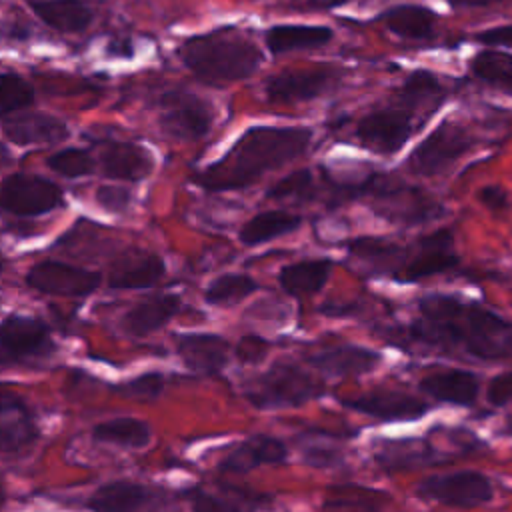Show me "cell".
<instances>
[{
  "label": "cell",
  "instance_id": "6da1fadb",
  "mask_svg": "<svg viewBox=\"0 0 512 512\" xmlns=\"http://www.w3.org/2000/svg\"><path fill=\"white\" fill-rule=\"evenodd\" d=\"M404 338L442 354L476 360L512 356V320L450 294L424 296Z\"/></svg>",
  "mask_w": 512,
  "mask_h": 512
},
{
  "label": "cell",
  "instance_id": "7a4b0ae2",
  "mask_svg": "<svg viewBox=\"0 0 512 512\" xmlns=\"http://www.w3.org/2000/svg\"><path fill=\"white\" fill-rule=\"evenodd\" d=\"M312 140L306 126H252L212 164L194 174L208 192L242 190L304 154Z\"/></svg>",
  "mask_w": 512,
  "mask_h": 512
},
{
  "label": "cell",
  "instance_id": "3957f363",
  "mask_svg": "<svg viewBox=\"0 0 512 512\" xmlns=\"http://www.w3.org/2000/svg\"><path fill=\"white\" fill-rule=\"evenodd\" d=\"M178 58L206 84L244 80L262 64L260 48L232 26L186 38L178 46Z\"/></svg>",
  "mask_w": 512,
  "mask_h": 512
},
{
  "label": "cell",
  "instance_id": "277c9868",
  "mask_svg": "<svg viewBox=\"0 0 512 512\" xmlns=\"http://www.w3.org/2000/svg\"><path fill=\"white\" fill-rule=\"evenodd\" d=\"M366 196L372 198V208L378 216L404 226L430 222L444 212L442 204L426 190L388 174L368 176Z\"/></svg>",
  "mask_w": 512,
  "mask_h": 512
},
{
  "label": "cell",
  "instance_id": "5b68a950",
  "mask_svg": "<svg viewBox=\"0 0 512 512\" xmlns=\"http://www.w3.org/2000/svg\"><path fill=\"white\" fill-rule=\"evenodd\" d=\"M322 392V384L304 368L292 362H276L248 382L246 400L258 410H280L302 406Z\"/></svg>",
  "mask_w": 512,
  "mask_h": 512
},
{
  "label": "cell",
  "instance_id": "8992f818",
  "mask_svg": "<svg viewBox=\"0 0 512 512\" xmlns=\"http://www.w3.org/2000/svg\"><path fill=\"white\" fill-rule=\"evenodd\" d=\"M474 142V134L464 124L446 118L412 150L406 166L414 174L436 176L456 164Z\"/></svg>",
  "mask_w": 512,
  "mask_h": 512
},
{
  "label": "cell",
  "instance_id": "52a82bcc",
  "mask_svg": "<svg viewBox=\"0 0 512 512\" xmlns=\"http://www.w3.org/2000/svg\"><path fill=\"white\" fill-rule=\"evenodd\" d=\"M56 344L48 326L26 314H8L0 322V366L32 364L52 356Z\"/></svg>",
  "mask_w": 512,
  "mask_h": 512
},
{
  "label": "cell",
  "instance_id": "ba28073f",
  "mask_svg": "<svg viewBox=\"0 0 512 512\" xmlns=\"http://www.w3.org/2000/svg\"><path fill=\"white\" fill-rule=\"evenodd\" d=\"M452 246L454 232L450 228L420 236L412 246L404 248L402 262L392 278L398 282H418L456 268L460 258Z\"/></svg>",
  "mask_w": 512,
  "mask_h": 512
},
{
  "label": "cell",
  "instance_id": "9c48e42d",
  "mask_svg": "<svg viewBox=\"0 0 512 512\" xmlns=\"http://www.w3.org/2000/svg\"><path fill=\"white\" fill-rule=\"evenodd\" d=\"M416 492L420 498H426L450 508H460V510L482 506L490 502L494 496L490 478L476 470H460V472L430 476L418 484Z\"/></svg>",
  "mask_w": 512,
  "mask_h": 512
},
{
  "label": "cell",
  "instance_id": "30bf717a",
  "mask_svg": "<svg viewBox=\"0 0 512 512\" xmlns=\"http://www.w3.org/2000/svg\"><path fill=\"white\" fill-rule=\"evenodd\" d=\"M210 104L186 90H170L160 98V128L178 140H200L212 128Z\"/></svg>",
  "mask_w": 512,
  "mask_h": 512
},
{
  "label": "cell",
  "instance_id": "8fae6325",
  "mask_svg": "<svg viewBox=\"0 0 512 512\" xmlns=\"http://www.w3.org/2000/svg\"><path fill=\"white\" fill-rule=\"evenodd\" d=\"M398 104V102H396ZM414 114L404 106H386L368 112L356 126L358 142L376 154H396L414 132Z\"/></svg>",
  "mask_w": 512,
  "mask_h": 512
},
{
  "label": "cell",
  "instance_id": "7c38bea8",
  "mask_svg": "<svg viewBox=\"0 0 512 512\" xmlns=\"http://www.w3.org/2000/svg\"><path fill=\"white\" fill-rule=\"evenodd\" d=\"M62 206V190L36 174H10L0 182V208L14 216H38Z\"/></svg>",
  "mask_w": 512,
  "mask_h": 512
},
{
  "label": "cell",
  "instance_id": "4fadbf2b",
  "mask_svg": "<svg viewBox=\"0 0 512 512\" xmlns=\"http://www.w3.org/2000/svg\"><path fill=\"white\" fill-rule=\"evenodd\" d=\"M338 80V72L328 66L284 70L270 76L264 84L268 102L274 104H298L308 102L328 92Z\"/></svg>",
  "mask_w": 512,
  "mask_h": 512
},
{
  "label": "cell",
  "instance_id": "5bb4252c",
  "mask_svg": "<svg viewBox=\"0 0 512 512\" xmlns=\"http://www.w3.org/2000/svg\"><path fill=\"white\" fill-rule=\"evenodd\" d=\"M26 284L52 296H88L98 288L100 274L56 260H42L26 272Z\"/></svg>",
  "mask_w": 512,
  "mask_h": 512
},
{
  "label": "cell",
  "instance_id": "9a60e30c",
  "mask_svg": "<svg viewBox=\"0 0 512 512\" xmlns=\"http://www.w3.org/2000/svg\"><path fill=\"white\" fill-rule=\"evenodd\" d=\"M342 406L360 412L364 416L376 418L380 422H406V420H418L422 418L430 406L428 402L400 392V390H370L362 392L360 396L342 398Z\"/></svg>",
  "mask_w": 512,
  "mask_h": 512
},
{
  "label": "cell",
  "instance_id": "2e32d148",
  "mask_svg": "<svg viewBox=\"0 0 512 512\" xmlns=\"http://www.w3.org/2000/svg\"><path fill=\"white\" fill-rule=\"evenodd\" d=\"M176 352L188 370L212 376L228 364L230 344L220 334L186 332L176 336Z\"/></svg>",
  "mask_w": 512,
  "mask_h": 512
},
{
  "label": "cell",
  "instance_id": "e0dca14e",
  "mask_svg": "<svg viewBox=\"0 0 512 512\" xmlns=\"http://www.w3.org/2000/svg\"><path fill=\"white\" fill-rule=\"evenodd\" d=\"M40 428L28 404L12 392L0 390V452L14 454L38 440Z\"/></svg>",
  "mask_w": 512,
  "mask_h": 512
},
{
  "label": "cell",
  "instance_id": "ac0fdd59",
  "mask_svg": "<svg viewBox=\"0 0 512 512\" xmlns=\"http://www.w3.org/2000/svg\"><path fill=\"white\" fill-rule=\"evenodd\" d=\"M308 362L330 378H346L372 372L380 362V354L358 344H334L310 354Z\"/></svg>",
  "mask_w": 512,
  "mask_h": 512
},
{
  "label": "cell",
  "instance_id": "d6986e66",
  "mask_svg": "<svg viewBox=\"0 0 512 512\" xmlns=\"http://www.w3.org/2000/svg\"><path fill=\"white\" fill-rule=\"evenodd\" d=\"M166 272L158 254L132 250L118 256L108 272V286L114 290H142L154 286Z\"/></svg>",
  "mask_w": 512,
  "mask_h": 512
},
{
  "label": "cell",
  "instance_id": "ffe728a7",
  "mask_svg": "<svg viewBox=\"0 0 512 512\" xmlns=\"http://www.w3.org/2000/svg\"><path fill=\"white\" fill-rule=\"evenodd\" d=\"M98 164L106 178L138 182L152 172L154 158L144 146L132 142H110L100 150Z\"/></svg>",
  "mask_w": 512,
  "mask_h": 512
},
{
  "label": "cell",
  "instance_id": "44dd1931",
  "mask_svg": "<svg viewBox=\"0 0 512 512\" xmlns=\"http://www.w3.org/2000/svg\"><path fill=\"white\" fill-rule=\"evenodd\" d=\"M288 458V448L274 436L256 434L236 444L218 464L222 472L244 474L262 464H282Z\"/></svg>",
  "mask_w": 512,
  "mask_h": 512
},
{
  "label": "cell",
  "instance_id": "7402d4cb",
  "mask_svg": "<svg viewBox=\"0 0 512 512\" xmlns=\"http://www.w3.org/2000/svg\"><path fill=\"white\" fill-rule=\"evenodd\" d=\"M420 390L438 402L454 406H472L480 392V380L468 370H440L420 380Z\"/></svg>",
  "mask_w": 512,
  "mask_h": 512
},
{
  "label": "cell",
  "instance_id": "603a6c76",
  "mask_svg": "<svg viewBox=\"0 0 512 512\" xmlns=\"http://www.w3.org/2000/svg\"><path fill=\"white\" fill-rule=\"evenodd\" d=\"M2 130L10 142L20 146L54 144L68 136L66 122L44 112L16 114L4 122Z\"/></svg>",
  "mask_w": 512,
  "mask_h": 512
},
{
  "label": "cell",
  "instance_id": "cb8c5ba5",
  "mask_svg": "<svg viewBox=\"0 0 512 512\" xmlns=\"http://www.w3.org/2000/svg\"><path fill=\"white\" fill-rule=\"evenodd\" d=\"M332 38V28L318 24H276L270 26L264 34L266 48L274 56L300 50H316L330 44Z\"/></svg>",
  "mask_w": 512,
  "mask_h": 512
},
{
  "label": "cell",
  "instance_id": "d4e9b609",
  "mask_svg": "<svg viewBox=\"0 0 512 512\" xmlns=\"http://www.w3.org/2000/svg\"><path fill=\"white\" fill-rule=\"evenodd\" d=\"M182 302L176 294H156L132 306L124 318L122 328L132 336H148L166 326L180 310Z\"/></svg>",
  "mask_w": 512,
  "mask_h": 512
},
{
  "label": "cell",
  "instance_id": "484cf974",
  "mask_svg": "<svg viewBox=\"0 0 512 512\" xmlns=\"http://www.w3.org/2000/svg\"><path fill=\"white\" fill-rule=\"evenodd\" d=\"M334 262L330 258H306L292 264H286L278 272V284L280 288L294 296V298H306L316 292H320L332 272Z\"/></svg>",
  "mask_w": 512,
  "mask_h": 512
},
{
  "label": "cell",
  "instance_id": "4316f807",
  "mask_svg": "<svg viewBox=\"0 0 512 512\" xmlns=\"http://www.w3.org/2000/svg\"><path fill=\"white\" fill-rule=\"evenodd\" d=\"M446 98V90L430 70H414L406 76L404 84L396 92L400 106L408 108L414 116H430L436 112Z\"/></svg>",
  "mask_w": 512,
  "mask_h": 512
},
{
  "label": "cell",
  "instance_id": "83f0119b",
  "mask_svg": "<svg viewBox=\"0 0 512 512\" xmlns=\"http://www.w3.org/2000/svg\"><path fill=\"white\" fill-rule=\"evenodd\" d=\"M392 34L404 40H428L434 34L438 14L420 4H398L378 16Z\"/></svg>",
  "mask_w": 512,
  "mask_h": 512
},
{
  "label": "cell",
  "instance_id": "f1b7e54d",
  "mask_svg": "<svg viewBox=\"0 0 512 512\" xmlns=\"http://www.w3.org/2000/svg\"><path fill=\"white\" fill-rule=\"evenodd\" d=\"M150 494L142 484L112 480L92 492L86 506L90 512H136L148 502Z\"/></svg>",
  "mask_w": 512,
  "mask_h": 512
},
{
  "label": "cell",
  "instance_id": "f546056e",
  "mask_svg": "<svg viewBox=\"0 0 512 512\" xmlns=\"http://www.w3.org/2000/svg\"><path fill=\"white\" fill-rule=\"evenodd\" d=\"M34 14L58 32H82L92 22V10L82 0H32Z\"/></svg>",
  "mask_w": 512,
  "mask_h": 512
},
{
  "label": "cell",
  "instance_id": "4dcf8cb0",
  "mask_svg": "<svg viewBox=\"0 0 512 512\" xmlns=\"http://www.w3.org/2000/svg\"><path fill=\"white\" fill-rule=\"evenodd\" d=\"M302 226V216L288 210H266L246 220L238 232L240 242L246 246H258L290 234Z\"/></svg>",
  "mask_w": 512,
  "mask_h": 512
},
{
  "label": "cell",
  "instance_id": "1f68e13d",
  "mask_svg": "<svg viewBox=\"0 0 512 512\" xmlns=\"http://www.w3.org/2000/svg\"><path fill=\"white\" fill-rule=\"evenodd\" d=\"M346 248H348L350 256H354L356 260L374 268L376 272L394 276V272L398 270V266L402 262L406 246H400L398 242L378 238V236H358V238L350 240L346 244Z\"/></svg>",
  "mask_w": 512,
  "mask_h": 512
},
{
  "label": "cell",
  "instance_id": "d6a6232c",
  "mask_svg": "<svg viewBox=\"0 0 512 512\" xmlns=\"http://www.w3.org/2000/svg\"><path fill=\"white\" fill-rule=\"evenodd\" d=\"M92 438L102 444H116L124 448H144L152 438V430L144 420L132 416H118L104 420L92 428Z\"/></svg>",
  "mask_w": 512,
  "mask_h": 512
},
{
  "label": "cell",
  "instance_id": "836d02e7",
  "mask_svg": "<svg viewBox=\"0 0 512 512\" xmlns=\"http://www.w3.org/2000/svg\"><path fill=\"white\" fill-rule=\"evenodd\" d=\"M470 72L476 80L512 96V54L486 48L470 60Z\"/></svg>",
  "mask_w": 512,
  "mask_h": 512
},
{
  "label": "cell",
  "instance_id": "e575fe53",
  "mask_svg": "<svg viewBox=\"0 0 512 512\" xmlns=\"http://www.w3.org/2000/svg\"><path fill=\"white\" fill-rule=\"evenodd\" d=\"M388 500L386 492L364 486H334L330 488L324 508L328 512H376Z\"/></svg>",
  "mask_w": 512,
  "mask_h": 512
},
{
  "label": "cell",
  "instance_id": "d590c367",
  "mask_svg": "<svg viewBox=\"0 0 512 512\" xmlns=\"http://www.w3.org/2000/svg\"><path fill=\"white\" fill-rule=\"evenodd\" d=\"M258 290V282L248 274H222L204 290V300L212 306L236 304Z\"/></svg>",
  "mask_w": 512,
  "mask_h": 512
},
{
  "label": "cell",
  "instance_id": "8d00e7d4",
  "mask_svg": "<svg viewBox=\"0 0 512 512\" xmlns=\"http://www.w3.org/2000/svg\"><path fill=\"white\" fill-rule=\"evenodd\" d=\"M386 466H418L432 460V448L418 440L386 442L378 456Z\"/></svg>",
  "mask_w": 512,
  "mask_h": 512
},
{
  "label": "cell",
  "instance_id": "74e56055",
  "mask_svg": "<svg viewBox=\"0 0 512 512\" xmlns=\"http://www.w3.org/2000/svg\"><path fill=\"white\" fill-rule=\"evenodd\" d=\"M314 194H316V184H314V176L308 168H300V170L290 172L288 176L280 178L276 184H272L266 190V198H270V200L294 198V200L306 202Z\"/></svg>",
  "mask_w": 512,
  "mask_h": 512
},
{
  "label": "cell",
  "instance_id": "f35d334b",
  "mask_svg": "<svg viewBox=\"0 0 512 512\" xmlns=\"http://www.w3.org/2000/svg\"><path fill=\"white\" fill-rule=\"evenodd\" d=\"M34 100L32 86L18 74H0V116L14 114Z\"/></svg>",
  "mask_w": 512,
  "mask_h": 512
},
{
  "label": "cell",
  "instance_id": "ab89813d",
  "mask_svg": "<svg viewBox=\"0 0 512 512\" xmlns=\"http://www.w3.org/2000/svg\"><path fill=\"white\" fill-rule=\"evenodd\" d=\"M48 168L54 170L60 176L66 178H78V176H88L94 172V158L90 152L82 150V148H64L54 152L52 156H48L46 160Z\"/></svg>",
  "mask_w": 512,
  "mask_h": 512
},
{
  "label": "cell",
  "instance_id": "60d3db41",
  "mask_svg": "<svg viewBox=\"0 0 512 512\" xmlns=\"http://www.w3.org/2000/svg\"><path fill=\"white\" fill-rule=\"evenodd\" d=\"M114 390L136 402H154L164 390V376L160 372H146L128 382H120Z\"/></svg>",
  "mask_w": 512,
  "mask_h": 512
},
{
  "label": "cell",
  "instance_id": "b9f144b4",
  "mask_svg": "<svg viewBox=\"0 0 512 512\" xmlns=\"http://www.w3.org/2000/svg\"><path fill=\"white\" fill-rule=\"evenodd\" d=\"M96 202L110 212H124L130 204V190L120 184H104L96 190Z\"/></svg>",
  "mask_w": 512,
  "mask_h": 512
},
{
  "label": "cell",
  "instance_id": "7bdbcfd3",
  "mask_svg": "<svg viewBox=\"0 0 512 512\" xmlns=\"http://www.w3.org/2000/svg\"><path fill=\"white\" fill-rule=\"evenodd\" d=\"M190 498V510L192 512H242L240 508H236L234 504H230L228 500H222L214 494H208L204 490H192L188 494Z\"/></svg>",
  "mask_w": 512,
  "mask_h": 512
},
{
  "label": "cell",
  "instance_id": "ee69618b",
  "mask_svg": "<svg viewBox=\"0 0 512 512\" xmlns=\"http://www.w3.org/2000/svg\"><path fill=\"white\" fill-rule=\"evenodd\" d=\"M486 400L498 408L512 404V372H502L488 382Z\"/></svg>",
  "mask_w": 512,
  "mask_h": 512
},
{
  "label": "cell",
  "instance_id": "f6af8a7d",
  "mask_svg": "<svg viewBox=\"0 0 512 512\" xmlns=\"http://www.w3.org/2000/svg\"><path fill=\"white\" fill-rule=\"evenodd\" d=\"M268 350V342L260 336H244L238 344H236V356L244 362V364H256L266 356Z\"/></svg>",
  "mask_w": 512,
  "mask_h": 512
},
{
  "label": "cell",
  "instance_id": "bcb514c9",
  "mask_svg": "<svg viewBox=\"0 0 512 512\" xmlns=\"http://www.w3.org/2000/svg\"><path fill=\"white\" fill-rule=\"evenodd\" d=\"M478 200L490 212H502L508 208V192L498 184H488L478 192Z\"/></svg>",
  "mask_w": 512,
  "mask_h": 512
},
{
  "label": "cell",
  "instance_id": "7dc6e473",
  "mask_svg": "<svg viewBox=\"0 0 512 512\" xmlns=\"http://www.w3.org/2000/svg\"><path fill=\"white\" fill-rule=\"evenodd\" d=\"M476 40L482 42V44H488V46L512 48V24L486 28V30H482V32L476 34Z\"/></svg>",
  "mask_w": 512,
  "mask_h": 512
},
{
  "label": "cell",
  "instance_id": "c3c4849f",
  "mask_svg": "<svg viewBox=\"0 0 512 512\" xmlns=\"http://www.w3.org/2000/svg\"><path fill=\"white\" fill-rule=\"evenodd\" d=\"M452 6H488V4H496V2H504V0H448Z\"/></svg>",
  "mask_w": 512,
  "mask_h": 512
},
{
  "label": "cell",
  "instance_id": "681fc988",
  "mask_svg": "<svg viewBox=\"0 0 512 512\" xmlns=\"http://www.w3.org/2000/svg\"><path fill=\"white\" fill-rule=\"evenodd\" d=\"M504 430H506V434H512V420L506 424V428H504Z\"/></svg>",
  "mask_w": 512,
  "mask_h": 512
},
{
  "label": "cell",
  "instance_id": "f907efd6",
  "mask_svg": "<svg viewBox=\"0 0 512 512\" xmlns=\"http://www.w3.org/2000/svg\"><path fill=\"white\" fill-rule=\"evenodd\" d=\"M2 268H4V260H2V254H0V272H2Z\"/></svg>",
  "mask_w": 512,
  "mask_h": 512
}]
</instances>
